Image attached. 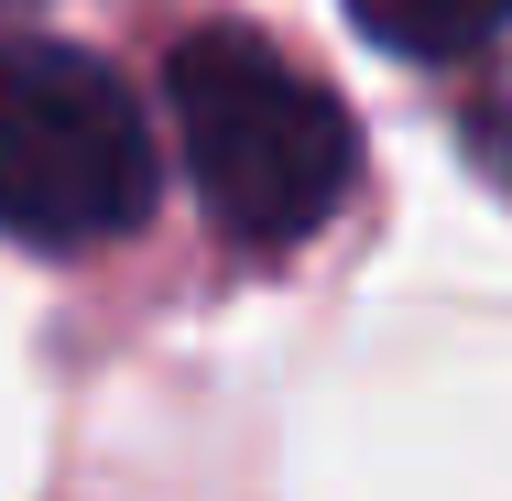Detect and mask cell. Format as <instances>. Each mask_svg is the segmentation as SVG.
Returning <instances> with one entry per match:
<instances>
[{"instance_id":"obj_1","label":"cell","mask_w":512,"mask_h":501,"mask_svg":"<svg viewBox=\"0 0 512 501\" xmlns=\"http://www.w3.org/2000/svg\"><path fill=\"white\" fill-rule=\"evenodd\" d=\"M164 99H175V142H186L207 218L251 251L316 240L360 186V131H349L338 88H316L284 44L240 33V22H207L175 44Z\"/></svg>"},{"instance_id":"obj_2","label":"cell","mask_w":512,"mask_h":501,"mask_svg":"<svg viewBox=\"0 0 512 501\" xmlns=\"http://www.w3.org/2000/svg\"><path fill=\"white\" fill-rule=\"evenodd\" d=\"M153 218V131L142 99L88 44L0 55V229L33 251H99Z\"/></svg>"},{"instance_id":"obj_3","label":"cell","mask_w":512,"mask_h":501,"mask_svg":"<svg viewBox=\"0 0 512 501\" xmlns=\"http://www.w3.org/2000/svg\"><path fill=\"white\" fill-rule=\"evenodd\" d=\"M349 22H360L371 44H393V55L458 66V55H480L512 22V0H349Z\"/></svg>"},{"instance_id":"obj_4","label":"cell","mask_w":512,"mask_h":501,"mask_svg":"<svg viewBox=\"0 0 512 501\" xmlns=\"http://www.w3.org/2000/svg\"><path fill=\"white\" fill-rule=\"evenodd\" d=\"M469 153H480V164H491V175L512 186V99H502V109H480V131H469Z\"/></svg>"}]
</instances>
